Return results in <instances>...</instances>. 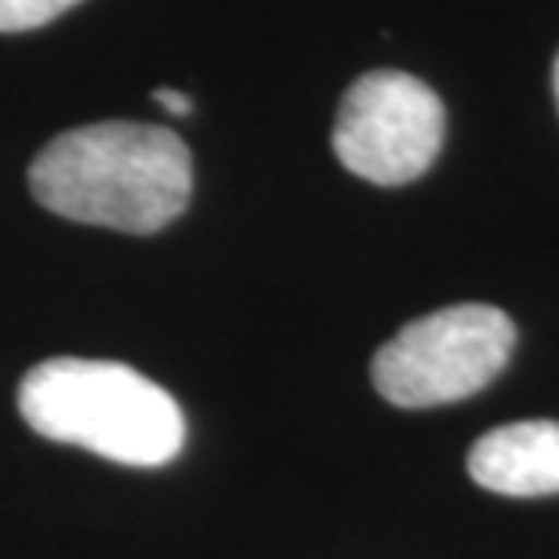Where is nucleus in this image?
<instances>
[{
    "mask_svg": "<svg viewBox=\"0 0 559 559\" xmlns=\"http://www.w3.org/2000/svg\"><path fill=\"white\" fill-rule=\"evenodd\" d=\"M29 189L55 215L120 233H156L193 193L189 145L167 128L103 120L51 139L29 167Z\"/></svg>",
    "mask_w": 559,
    "mask_h": 559,
    "instance_id": "nucleus-1",
    "label": "nucleus"
},
{
    "mask_svg": "<svg viewBox=\"0 0 559 559\" xmlns=\"http://www.w3.org/2000/svg\"><path fill=\"white\" fill-rule=\"evenodd\" d=\"M19 411L44 440L84 447L131 468L182 454L186 418L164 385L128 364L55 356L19 385Z\"/></svg>",
    "mask_w": 559,
    "mask_h": 559,
    "instance_id": "nucleus-2",
    "label": "nucleus"
},
{
    "mask_svg": "<svg viewBox=\"0 0 559 559\" xmlns=\"http://www.w3.org/2000/svg\"><path fill=\"white\" fill-rule=\"evenodd\" d=\"M516 323L495 306L436 309L400 328L371 360L374 389L389 404L421 411L479 393L506 371Z\"/></svg>",
    "mask_w": 559,
    "mask_h": 559,
    "instance_id": "nucleus-3",
    "label": "nucleus"
},
{
    "mask_svg": "<svg viewBox=\"0 0 559 559\" xmlns=\"http://www.w3.org/2000/svg\"><path fill=\"white\" fill-rule=\"evenodd\" d=\"M443 103L429 84L400 70L364 73L338 106L334 156L374 186H407L443 150Z\"/></svg>",
    "mask_w": 559,
    "mask_h": 559,
    "instance_id": "nucleus-4",
    "label": "nucleus"
},
{
    "mask_svg": "<svg viewBox=\"0 0 559 559\" xmlns=\"http://www.w3.org/2000/svg\"><path fill=\"white\" fill-rule=\"evenodd\" d=\"M468 476L506 498L559 495V421H512L479 436Z\"/></svg>",
    "mask_w": 559,
    "mask_h": 559,
    "instance_id": "nucleus-5",
    "label": "nucleus"
},
{
    "mask_svg": "<svg viewBox=\"0 0 559 559\" xmlns=\"http://www.w3.org/2000/svg\"><path fill=\"white\" fill-rule=\"evenodd\" d=\"M73 4H81V0H0V33L37 29Z\"/></svg>",
    "mask_w": 559,
    "mask_h": 559,
    "instance_id": "nucleus-6",
    "label": "nucleus"
},
{
    "mask_svg": "<svg viewBox=\"0 0 559 559\" xmlns=\"http://www.w3.org/2000/svg\"><path fill=\"white\" fill-rule=\"evenodd\" d=\"M153 103H156V106H164L167 114H175V117H189V114H193V98L182 95L178 87H156V92H153Z\"/></svg>",
    "mask_w": 559,
    "mask_h": 559,
    "instance_id": "nucleus-7",
    "label": "nucleus"
},
{
    "mask_svg": "<svg viewBox=\"0 0 559 559\" xmlns=\"http://www.w3.org/2000/svg\"><path fill=\"white\" fill-rule=\"evenodd\" d=\"M552 92H556V106H559V55H556V62H552Z\"/></svg>",
    "mask_w": 559,
    "mask_h": 559,
    "instance_id": "nucleus-8",
    "label": "nucleus"
}]
</instances>
